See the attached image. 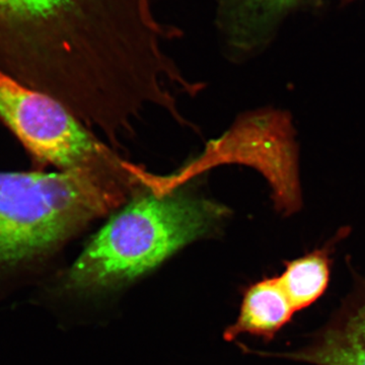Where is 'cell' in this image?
I'll return each mask as SVG.
<instances>
[{
  "instance_id": "6da1fadb",
  "label": "cell",
  "mask_w": 365,
  "mask_h": 365,
  "mask_svg": "<svg viewBox=\"0 0 365 365\" xmlns=\"http://www.w3.org/2000/svg\"><path fill=\"white\" fill-rule=\"evenodd\" d=\"M228 215L227 206L189 187L153 179L93 235L68 271L67 287L81 292L124 287L215 234Z\"/></svg>"
},
{
  "instance_id": "52a82bcc",
  "label": "cell",
  "mask_w": 365,
  "mask_h": 365,
  "mask_svg": "<svg viewBox=\"0 0 365 365\" xmlns=\"http://www.w3.org/2000/svg\"><path fill=\"white\" fill-rule=\"evenodd\" d=\"M295 314L278 276L263 278L245 292L239 318L225 331V338L232 341L251 334L271 341Z\"/></svg>"
},
{
  "instance_id": "5b68a950",
  "label": "cell",
  "mask_w": 365,
  "mask_h": 365,
  "mask_svg": "<svg viewBox=\"0 0 365 365\" xmlns=\"http://www.w3.org/2000/svg\"><path fill=\"white\" fill-rule=\"evenodd\" d=\"M307 0H215V26L225 56L246 61L266 49L285 19Z\"/></svg>"
},
{
  "instance_id": "9c48e42d",
  "label": "cell",
  "mask_w": 365,
  "mask_h": 365,
  "mask_svg": "<svg viewBox=\"0 0 365 365\" xmlns=\"http://www.w3.org/2000/svg\"><path fill=\"white\" fill-rule=\"evenodd\" d=\"M343 4H350V2L355 1V0H341Z\"/></svg>"
},
{
  "instance_id": "8992f818",
  "label": "cell",
  "mask_w": 365,
  "mask_h": 365,
  "mask_svg": "<svg viewBox=\"0 0 365 365\" xmlns=\"http://www.w3.org/2000/svg\"><path fill=\"white\" fill-rule=\"evenodd\" d=\"M278 355L311 365H365V276H356L351 292L306 344Z\"/></svg>"
},
{
  "instance_id": "277c9868",
  "label": "cell",
  "mask_w": 365,
  "mask_h": 365,
  "mask_svg": "<svg viewBox=\"0 0 365 365\" xmlns=\"http://www.w3.org/2000/svg\"><path fill=\"white\" fill-rule=\"evenodd\" d=\"M0 119L34 158L59 170L121 160L56 98L28 88L1 69Z\"/></svg>"
},
{
  "instance_id": "ba28073f",
  "label": "cell",
  "mask_w": 365,
  "mask_h": 365,
  "mask_svg": "<svg viewBox=\"0 0 365 365\" xmlns=\"http://www.w3.org/2000/svg\"><path fill=\"white\" fill-rule=\"evenodd\" d=\"M349 234L350 227H341L323 246L285 262L284 270L278 275V279L295 313L309 309L326 294L332 272L333 255Z\"/></svg>"
},
{
  "instance_id": "7a4b0ae2",
  "label": "cell",
  "mask_w": 365,
  "mask_h": 365,
  "mask_svg": "<svg viewBox=\"0 0 365 365\" xmlns=\"http://www.w3.org/2000/svg\"><path fill=\"white\" fill-rule=\"evenodd\" d=\"M145 184L123 160L59 172H0V264L57 248L96 218L117 210Z\"/></svg>"
},
{
  "instance_id": "3957f363",
  "label": "cell",
  "mask_w": 365,
  "mask_h": 365,
  "mask_svg": "<svg viewBox=\"0 0 365 365\" xmlns=\"http://www.w3.org/2000/svg\"><path fill=\"white\" fill-rule=\"evenodd\" d=\"M125 0H0V69L67 71L100 51L116 31Z\"/></svg>"
}]
</instances>
